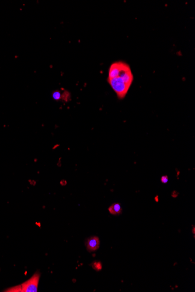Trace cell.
<instances>
[{"label":"cell","mask_w":195,"mask_h":292,"mask_svg":"<svg viewBox=\"0 0 195 292\" xmlns=\"http://www.w3.org/2000/svg\"><path fill=\"white\" fill-rule=\"evenodd\" d=\"M109 212L114 215H118L121 214L122 211L121 206L120 203H115L112 204L108 209Z\"/></svg>","instance_id":"cell-4"},{"label":"cell","mask_w":195,"mask_h":292,"mask_svg":"<svg viewBox=\"0 0 195 292\" xmlns=\"http://www.w3.org/2000/svg\"><path fill=\"white\" fill-rule=\"evenodd\" d=\"M178 193L176 192V191H173V192L172 193V196L173 197L176 198V197H177L178 196Z\"/></svg>","instance_id":"cell-9"},{"label":"cell","mask_w":195,"mask_h":292,"mask_svg":"<svg viewBox=\"0 0 195 292\" xmlns=\"http://www.w3.org/2000/svg\"><path fill=\"white\" fill-rule=\"evenodd\" d=\"M62 93L60 92L59 90H56L52 93V97L54 100L59 101V100H62Z\"/></svg>","instance_id":"cell-6"},{"label":"cell","mask_w":195,"mask_h":292,"mask_svg":"<svg viewBox=\"0 0 195 292\" xmlns=\"http://www.w3.org/2000/svg\"><path fill=\"white\" fill-rule=\"evenodd\" d=\"M41 273L36 272L31 278L28 281L23 283L20 286L13 288V290H9L8 292H38V288L39 279H40Z\"/></svg>","instance_id":"cell-2"},{"label":"cell","mask_w":195,"mask_h":292,"mask_svg":"<svg viewBox=\"0 0 195 292\" xmlns=\"http://www.w3.org/2000/svg\"><path fill=\"white\" fill-rule=\"evenodd\" d=\"M134 80L130 67L123 62L112 63L109 69L108 82L119 98L126 96Z\"/></svg>","instance_id":"cell-1"},{"label":"cell","mask_w":195,"mask_h":292,"mask_svg":"<svg viewBox=\"0 0 195 292\" xmlns=\"http://www.w3.org/2000/svg\"><path fill=\"white\" fill-rule=\"evenodd\" d=\"M193 233L195 235V227L194 226L193 227Z\"/></svg>","instance_id":"cell-11"},{"label":"cell","mask_w":195,"mask_h":292,"mask_svg":"<svg viewBox=\"0 0 195 292\" xmlns=\"http://www.w3.org/2000/svg\"><path fill=\"white\" fill-rule=\"evenodd\" d=\"M62 100H63L65 102L69 101L70 100V93L68 91H64L62 95Z\"/></svg>","instance_id":"cell-7"},{"label":"cell","mask_w":195,"mask_h":292,"mask_svg":"<svg viewBox=\"0 0 195 292\" xmlns=\"http://www.w3.org/2000/svg\"><path fill=\"white\" fill-rule=\"evenodd\" d=\"M66 183H67V182L65 180H63L61 181V182H60V184H62V185H66Z\"/></svg>","instance_id":"cell-10"},{"label":"cell","mask_w":195,"mask_h":292,"mask_svg":"<svg viewBox=\"0 0 195 292\" xmlns=\"http://www.w3.org/2000/svg\"><path fill=\"white\" fill-rule=\"evenodd\" d=\"M87 250L89 252L96 251L99 247L100 242L98 237L93 236L87 239L86 243Z\"/></svg>","instance_id":"cell-3"},{"label":"cell","mask_w":195,"mask_h":292,"mask_svg":"<svg viewBox=\"0 0 195 292\" xmlns=\"http://www.w3.org/2000/svg\"><path fill=\"white\" fill-rule=\"evenodd\" d=\"M92 266L93 269L97 270V271H99L102 269V264L99 261H94L91 265Z\"/></svg>","instance_id":"cell-5"},{"label":"cell","mask_w":195,"mask_h":292,"mask_svg":"<svg viewBox=\"0 0 195 292\" xmlns=\"http://www.w3.org/2000/svg\"><path fill=\"white\" fill-rule=\"evenodd\" d=\"M161 181L163 183L166 184L169 181V178H168L167 176H163L161 179Z\"/></svg>","instance_id":"cell-8"}]
</instances>
